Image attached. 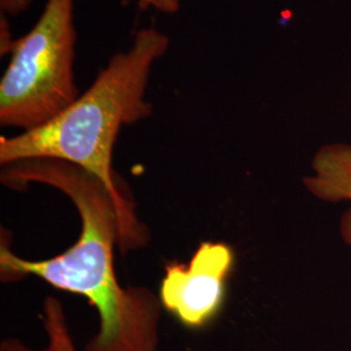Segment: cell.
Instances as JSON below:
<instances>
[{"mask_svg":"<svg viewBox=\"0 0 351 351\" xmlns=\"http://www.w3.org/2000/svg\"><path fill=\"white\" fill-rule=\"evenodd\" d=\"M0 180L13 190L32 184L62 191L75 204L80 236L66 250L42 261L13 252L1 239V281L39 277L53 288L88 300L99 316V330L84 351H158L162 303L143 287H123L116 277L113 247L119 216L110 191L84 168L59 159L36 158L1 165Z\"/></svg>","mask_w":351,"mask_h":351,"instance_id":"obj_1","label":"cell"},{"mask_svg":"<svg viewBox=\"0 0 351 351\" xmlns=\"http://www.w3.org/2000/svg\"><path fill=\"white\" fill-rule=\"evenodd\" d=\"M168 47L164 33L141 29L132 46L113 55L93 85L63 112L37 129L0 138L1 165L50 158L99 178L117 210V246L124 254L143 247L150 233L136 213L130 191L113 171V147L123 126L150 117L152 104L145 97L151 69Z\"/></svg>","mask_w":351,"mask_h":351,"instance_id":"obj_2","label":"cell"},{"mask_svg":"<svg viewBox=\"0 0 351 351\" xmlns=\"http://www.w3.org/2000/svg\"><path fill=\"white\" fill-rule=\"evenodd\" d=\"M73 12L75 0H47L30 32L1 46L11 60L0 81V125L37 129L80 97Z\"/></svg>","mask_w":351,"mask_h":351,"instance_id":"obj_3","label":"cell"},{"mask_svg":"<svg viewBox=\"0 0 351 351\" xmlns=\"http://www.w3.org/2000/svg\"><path fill=\"white\" fill-rule=\"evenodd\" d=\"M234 262V251L228 243L206 241L188 264H165L158 294L164 310L190 329L213 323L224 307Z\"/></svg>","mask_w":351,"mask_h":351,"instance_id":"obj_4","label":"cell"},{"mask_svg":"<svg viewBox=\"0 0 351 351\" xmlns=\"http://www.w3.org/2000/svg\"><path fill=\"white\" fill-rule=\"evenodd\" d=\"M303 182L317 199L351 203V145L323 146L313 160V175L306 177ZM339 233L351 247V206L341 216Z\"/></svg>","mask_w":351,"mask_h":351,"instance_id":"obj_5","label":"cell"},{"mask_svg":"<svg viewBox=\"0 0 351 351\" xmlns=\"http://www.w3.org/2000/svg\"><path fill=\"white\" fill-rule=\"evenodd\" d=\"M42 326L46 333V346L34 350L20 339H8L1 342L0 351H77L63 304L55 297L43 302Z\"/></svg>","mask_w":351,"mask_h":351,"instance_id":"obj_6","label":"cell"},{"mask_svg":"<svg viewBox=\"0 0 351 351\" xmlns=\"http://www.w3.org/2000/svg\"><path fill=\"white\" fill-rule=\"evenodd\" d=\"M32 0H0L1 12L16 16L26 11ZM143 10L154 8L159 12L176 13L180 10V0H138Z\"/></svg>","mask_w":351,"mask_h":351,"instance_id":"obj_7","label":"cell"}]
</instances>
